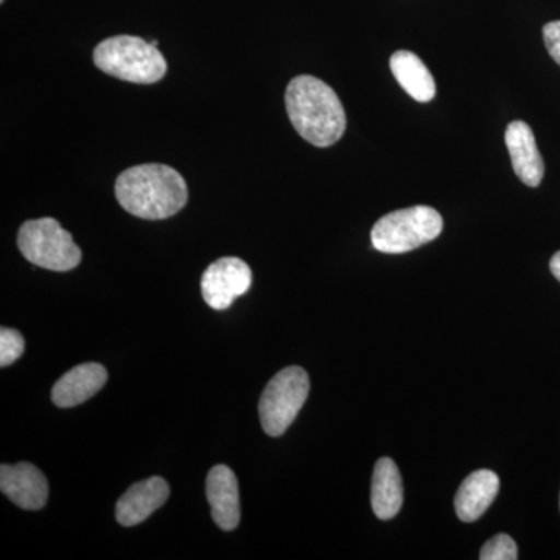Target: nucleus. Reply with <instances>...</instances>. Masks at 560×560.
<instances>
[{
  "instance_id": "nucleus-5",
  "label": "nucleus",
  "mask_w": 560,
  "mask_h": 560,
  "mask_svg": "<svg viewBox=\"0 0 560 560\" xmlns=\"http://www.w3.org/2000/svg\"><path fill=\"white\" fill-rule=\"evenodd\" d=\"M18 246L31 264L50 271L73 270L83 257L70 232L50 217L25 221L18 234Z\"/></svg>"
},
{
  "instance_id": "nucleus-7",
  "label": "nucleus",
  "mask_w": 560,
  "mask_h": 560,
  "mask_svg": "<svg viewBox=\"0 0 560 560\" xmlns=\"http://www.w3.org/2000/svg\"><path fill=\"white\" fill-rule=\"evenodd\" d=\"M253 283L249 265L238 257L213 261L201 279L202 298L213 311H226Z\"/></svg>"
},
{
  "instance_id": "nucleus-18",
  "label": "nucleus",
  "mask_w": 560,
  "mask_h": 560,
  "mask_svg": "<svg viewBox=\"0 0 560 560\" xmlns=\"http://www.w3.org/2000/svg\"><path fill=\"white\" fill-rule=\"evenodd\" d=\"M544 40L548 54L560 66V21L548 22L545 25Z\"/></svg>"
},
{
  "instance_id": "nucleus-9",
  "label": "nucleus",
  "mask_w": 560,
  "mask_h": 560,
  "mask_svg": "<svg viewBox=\"0 0 560 560\" xmlns=\"http://www.w3.org/2000/svg\"><path fill=\"white\" fill-rule=\"evenodd\" d=\"M171 497L167 481L161 477H151L132 485L116 504V521L121 526H136L145 522L153 512L164 506Z\"/></svg>"
},
{
  "instance_id": "nucleus-2",
  "label": "nucleus",
  "mask_w": 560,
  "mask_h": 560,
  "mask_svg": "<svg viewBox=\"0 0 560 560\" xmlns=\"http://www.w3.org/2000/svg\"><path fill=\"white\" fill-rule=\"evenodd\" d=\"M116 198L121 208L143 220L176 215L189 200L186 180L164 164H142L120 173Z\"/></svg>"
},
{
  "instance_id": "nucleus-10",
  "label": "nucleus",
  "mask_w": 560,
  "mask_h": 560,
  "mask_svg": "<svg viewBox=\"0 0 560 560\" xmlns=\"http://www.w3.org/2000/svg\"><path fill=\"white\" fill-rule=\"evenodd\" d=\"M504 140L517 178L526 186H539L544 179L545 164L529 125L522 120L511 121L504 132Z\"/></svg>"
},
{
  "instance_id": "nucleus-3",
  "label": "nucleus",
  "mask_w": 560,
  "mask_h": 560,
  "mask_svg": "<svg viewBox=\"0 0 560 560\" xmlns=\"http://www.w3.org/2000/svg\"><path fill=\"white\" fill-rule=\"evenodd\" d=\"M94 62L110 77L138 84L156 83L167 73V61L158 50V40L138 36H113L94 50Z\"/></svg>"
},
{
  "instance_id": "nucleus-14",
  "label": "nucleus",
  "mask_w": 560,
  "mask_h": 560,
  "mask_svg": "<svg viewBox=\"0 0 560 560\" xmlns=\"http://www.w3.org/2000/svg\"><path fill=\"white\" fill-rule=\"evenodd\" d=\"M372 510L381 521L396 517L404 504V485L396 463L381 458L375 464L371 486Z\"/></svg>"
},
{
  "instance_id": "nucleus-19",
  "label": "nucleus",
  "mask_w": 560,
  "mask_h": 560,
  "mask_svg": "<svg viewBox=\"0 0 560 560\" xmlns=\"http://www.w3.org/2000/svg\"><path fill=\"white\" fill-rule=\"evenodd\" d=\"M550 270L552 272V276H555V278L558 279L560 282V250L559 253H556L555 256L551 257Z\"/></svg>"
},
{
  "instance_id": "nucleus-13",
  "label": "nucleus",
  "mask_w": 560,
  "mask_h": 560,
  "mask_svg": "<svg viewBox=\"0 0 560 560\" xmlns=\"http://www.w3.org/2000/svg\"><path fill=\"white\" fill-rule=\"evenodd\" d=\"M500 490L499 475L492 470H477L470 474L459 486L455 497V511L459 521H478Z\"/></svg>"
},
{
  "instance_id": "nucleus-6",
  "label": "nucleus",
  "mask_w": 560,
  "mask_h": 560,
  "mask_svg": "<svg viewBox=\"0 0 560 560\" xmlns=\"http://www.w3.org/2000/svg\"><path fill=\"white\" fill-rule=\"evenodd\" d=\"M311 390L307 372L300 366L278 372L264 389L259 401L261 427L268 436L279 438L298 418Z\"/></svg>"
},
{
  "instance_id": "nucleus-15",
  "label": "nucleus",
  "mask_w": 560,
  "mask_h": 560,
  "mask_svg": "<svg viewBox=\"0 0 560 560\" xmlns=\"http://www.w3.org/2000/svg\"><path fill=\"white\" fill-rule=\"evenodd\" d=\"M389 66L394 79L411 98L420 103L433 101L436 95V83L418 55L410 50H397L390 57Z\"/></svg>"
},
{
  "instance_id": "nucleus-8",
  "label": "nucleus",
  "mask_w": 560,
  "mask_h": 560,
  "mask_svg": "<svg viewBox=\"0 0 560 560\" xmlns=\"http://www.w3.org/2000/svg\"><path fill=\"white\" fill-rule=\"evenodd\" d=\"M0 490L25 511L43 510L49 499L46 477L31 463L3 464L0 467Z\"/></svg>"
},
{
  "instance_id": "nucleus-16",
  "label": "nucleus",
  "mask_w": 560,
  "mask_h": 560,
  "mask_svg": "<svg viewBox=\"0 0 560 560\" xmlns=\"http://www.w3.org/2000/svg\"><path fill=\"white\" fill-rule=\"evenodd\" d=\"M518 558L517 545L508 534H499L486 541L481 548V560H515Z\"/></svg>"
},
{
  "instance_id": "nucleus-4",
  "label": "nucleus",
  "mask_w": 560,
  "mask_h": 560,
  "mask_svg": "<svg viewBox=\"0 0 560 560\" xmlns=\"http://www.w3.org/2000/svg\"><path fill=\"white\" fill-rule=\"evenodd\" d=\"M444 220L430 206H412L382 217L371 232L372 246L385 254H404L440 237Z\"/></svg>"
},
{
  "instance_id": "nucleus-1",
  "label": "nucleus",
  "mask_w": 560,
  "mask_h": 560,
  "mask_svg": "<svg viewBox=\"0 0 560 560\" xmlns=\"http://www.w3.org/2000/svg\"><path fill=\"white\" fill-rule=\"evenodd\" d=\"M285 106L294 130L312 145L326 149L345 135L348 120L340 97L316 77L300 75L291 80Z\"/></svg>"
},
{
  "instance_id": "nucleus-11",
  "label": "nucleus",
  "mask_w": 560,
  "mask_h": 560,
  "mask_svg": "<svg viewBox=\"0 0 560 560\" xmlns=\"http://www.w3.org/2000/svg\"><path fill=\"white\" fill-rule=\"evenodd\" d=\"M206 493L217 526L223 530L237 528L241 523V493L234 471L228 466L212 467L206 482Z\"/></svg>"
},
{
  "instance_id": "nucleus-20",
  "label": "nucleus",
  "mask_w": 560,
  "mask_h": 560,
  "mask_svg": "<svg viewBox=\"0 0 560 560\" xmlns=\"http://www.w3.org/2000/svg\"><path fill=\"white\" fill-rule=\"evenodd\" d=\"M0 2H3V0H0Z\"/></svg>"
},
{
  "instance_id": "nucleus-17",
  "label": "nucleus",
  "mask_w": 560,
  "mask_h": 560,
  "mask_svg": "<svg viewBox=\"0 0 560 560\" xmlns=\"http://www.w3.org/2000/svg\"><path fill=\"white\" fill-rule=\"evenodd\" d=\"M24 349L25 340L20 331L2 327L0 330V366L7 368L20 360Z\"/></svg>"
},
{
  "instance_id": "nucleus-12",
  "label": "nucleus",
  "mask_w": 560,
  "mask_h": 560,
  "mask_svg": "<svg viewBox=\"0 0 560 560\" xmlns=\"http://www.w3.org/2000/svg\"><path fill=\"white\" fill-rule=\"evenodd\" d=\"M108 372L98 363H84L73 368L55 383L51 400L57 407L72 408L90 400L105 386Z\"/></svg>"
}]
</instances>
